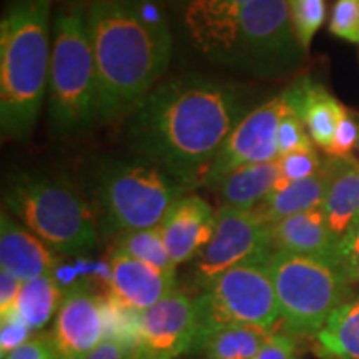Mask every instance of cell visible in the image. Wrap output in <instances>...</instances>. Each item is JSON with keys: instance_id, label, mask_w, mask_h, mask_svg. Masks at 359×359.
I'll list each match as a JSON object with an SVG mask.
<instances>
[{"instance_id": "25", "label": "cell", "mask_w": 359, "mask_h": 359, "mask_svg": "<svg viewBox=\"0 0 359 359\" xmlns=\"http://www.w3.org/2000/svg\"><path fill=\"white\" fill-rule=\"evenodd\" d=\"M64 298L65 291L57 285L53 276L45 275L22 285L15 309L34 331H42L53 314L58 313Z\"/></svg>"}, {"instance_id": "9", "label": "cell", "mask_w": 359, "mask_h": 359, "mask_svg": "<svg viewBox=\"0 0 359 359\" xmlns=\"http://www.w3.org/2000/svg\"><path fill=\"white\" fill-rule=\"evenodd\" d=\"M196 339L230 326H259L271 331L280 320V304L269 259L246 262L224 271L196 296Z\"/></svg>"}, {"instance_id": "38", "label": "cell", "mask_w": 359, "mask_h": 359, "mask_svg": "<svg viewBox=\"0 0 359 359\" xmlns=\"http://www.w3.org/2000/svg\"><path fill=\"white\" fill-rule=\"evenodd\" d=\"M87 359H133V351L115 339H103Z\"/></svg>"}, {"instance_id": "4", "label": "cell", "mask_w": 359, "mask_h": 359, "mask_svg": "<svg viewBox=\"0 0 359 359\" xmlns=\"http://www.w3.org/2000/svg\"><path fill=\"white\" fill-rule=\"evenodd\" d=\"M83 187L92 201L98 233L107 238L156 228L170 206L190 191L137 155L95 160L83 168Z\"/></svg>"}, {"instance_id": "34", "label": "cell", "mask_w": 359, "mask_h": 359, "mask_svg": "<svg viewBox=\"0 0 359 359\" xmlns=\"http://www.w3.org/2000/svg\"><path fill=\"white\" fill-rule=\"evenodd\" d=\"M255 359H298L296 338L286 333H273Z\"/></svg>"}, {"instance_id": "8", "label": "cell", "mask_w": 359, "mask_h": 359, "mask_svg": "<svg viewBox=\"0 0 359 359\" xmlns=\"http://www.w3.org/2000/svg\"><path fill=\"white\" fill-rule=\"evenodd\" d=\"M286 0H253L212 62L258 79H281L304 58Z\"/></svg>"}, {"instance_id": "35", "label": "cell", "mask_w": 359, "mask_h": 359, "mask_svg": "<svg viewBox=\"0 0 359 359\" xmlns=\"http://www.w3.org/2000/svg\"><path fill=\"white\" fill-rule=\"evenodd\" d=\"M2 359H58L50 334H37Z\"/></svg>"}, {"instance_id": "18", "label": "cell", "mask_w": 359, "mask_h": 359, "mask_svg": "<svg viewBox=\"0 0 359 359\" xmlns=\"http://www.w3.org/2000/svg\"><path fill=\"white\" fill-rule=\"evenodd\" d=\"M53 250L35 236L32 231L20 226L11 215H0V264L2 269L19 278L22 283L35 278L52 275L58 266Z\"/></svg>"}, {"instance_id": "12", "label": "cell", "mask_w": 359, "mask_h": 359, "mask_svg": "<svg viewBox=\"0 0 359 359\" xmlns=\"http://www.w3.org/2000/svg\"><path fill=\"white\" fill-rule=\"evenodd\" d=\"M196 333V298L185 291H173L154 306L140 311L133 359H178L190 354Z\"/></svg>"}, {"instance_id": "30", "label": "cell", "mask_w": 359, "mask_h": 359, "mask_svg": "<svg viewBox=\"0 0 359 359\" xmlns=\"http://www.w3.org/2000/svg\"><path fill=\"white\" fill-rule=\"evenodd\" d=\"M309 148H314V143L303 120L288 109L281 116L280 127H278V154L285 156L293 151L309 150Z\"/></svg>"}, {"instance_id": "15", "label": "cell", "mask_w": 359, "mask_h": 359, "mask_svg": "<svg viewBox=\"0 0 359 359\" xmlns=\"http://www.w3.org/2000/svg\"><path fill=\"white\" fill-rule=\"evenodd\" d=\"M109 262L111 276L105 293L125 308L143 311L177 291V276L140 259L110 251Z\"/></svg>"}, {"instance_id": "26", "label": "cell", "mask_w": 359, "mask_h": 359, "mask_svg": "<svg viewBox=\"0 0 359 359\" xmlns=\"http://www.w3.org/2000/svg\"><path fill=\"white\" fill-rule=\"evenodd\" d=\"M111 240H114V245H111L110 251L140 259V262L151 264L160 271L175 275L177 264L173 263L167 248H165L158 226L147 228V230L123 231L111 238Z\"/></svg>"}, {"instance_id": "33", "label": "cell", "mask_w": 359, "mask_h": 359, "mask_svg": "<svg viewBox=\"0 0 359 359\" xmlns=\"http://www.w3.org/2000/svg\"><path fill=\"white\" fill-rule=\"evenodd\" d=\"M35 331L22 320L19 313L12 311L2 316V327H0V356L6 358L13 349L20 348L27 341L32 339Z\"/></svg>"}, {"instance_id": "28", "label": "cell", "mask_w": 359, "mask_h": 359, "mask_svg": "<svg viewBox=\"0 0 359 359\" xmlns=\"http://www.w3.org/2000/svg\"><path fill=\"white\" fill-rule=\"evenodd\" d=\"M278 165H280V178H278L276 187L273 190H280V188L288 187L294 182L311 178L316 173H320L323 168V161L314 148L280 156Z\"/></svg>"}, {"instance_id": "2", "label": "cell", "mask_w": 359, "mask_h": 359, "mask_svg": "<svg viewBox=\"0 0 359 359\" xmlns=\"http://www.w3.org/2000/svg\"><path fill=\"white\" fill-rule=\"evenodd\" d=\"M87 25L97 70V118L111 123L154 90L172 58L168 29L151 27L133 0H88Z\"/></svg>"}, {"instance_id": "24", "label": "cell", "mask_w": 359, "mask_h": 359, "mask_svg": "<svg viewBox=\"0 0 359 359\" xmlns=\"http://www.w3.org/2000/svg\"><path fill=\"white\" fill-rule=\"evenodd\" d=\"M316 341L325 359H359V296L331 314Z\"/></svg>"}, {"instance_id": "27", "label": "cell", "mask_w": 359, "mask_h": 359, "mask_svg": "<svg viewBox=\"0 0 359 359\" xmlns=\"http://www.w3.org/2000/svg\"><path fill=\"white\" fill-rule=\"evenodd\" d=\"M291 25L304 52L326 20V0H286Z\"/></svg>"}, {"instance_id": "17", "label": "cell", "mask_w": 359, "mask_h": 359, "mask_svg": "<svg viewBox=\"0 0 359 359\" xmlns=\"http://www.w3.org/2000/svg\"><path fill=\"white\" fill-rule=\"evenodd\" d=\"M281 97L288 109L303 120L314 145L326 150L333 142L346 107L309 77L296 80L281 93Z\"/></svg>"}, {"instance_id": "14", "label": "cell", "mask_w": 359, "mask_h": 359, "mask_svg": "<svg viewBox=\"0 0 359 359\" xmlns=\"http://www.w3.org/2000/svg\"><path fill=\"white\" fill-rule=\"evenodd\" d=\"M217 226V213L198 195H183L170 206L158 230L173 263L183 264L195 259L212 240Z\"/></svg>"}, {"instance_id": "23", "label": "cell", "mask_w": 359, "mask_h": 359, "mask_svg": "<svg viewBox=\"0 0 359 359\" xmlns=\"http://www.w3.org/2000/svg\"><path fill=\"white\" fill-rule=\"evenodd\" d=\"M271 334L259 326L222 327L196 339L190 354L203 359H255Z\"/></svg>"}, {"instance_id": "7", "label": "cell", "mask_w": 359, "mask_h": 359, "mask_svg": "<svg viewBox=\"0 0 359 359\" xmlns=\"http://www.w3.org/2000/svg\"><path fill=\"white\" fill-rule=\"evenodd\" d=\"M269 269L283 330L294 338H316L331 314L349 299L351 286L331 259L275 251Z\"/></svg>"}, {"instance_id": "31", "label": "cell", "mask_w": 359, "mask_h": 359, "mask_svg": "<svg viewBox=\"0 0 359 359\" xmlns=\"http://www.w3.org/2000/svg\"><path fill=\"white\" fill-rule=\"evenodd\" d=\"M330 32L341 40L359 43V0H336Z\"/></svg>"}, {"instance_id": "16", "label": "cell", "mask_w": 359, "mask_h": 359, "mask_svg": "<svg viewBox=\"0 0 359 359\" xmlns=\"http://www.w3.org/2000/svg\"><path fill=\"white\" fill-rule=\"evenodd\" d=\"M253 0H177L182 25L196 50L210 60L228 42L245 7Z\"/></svg>"}, {"instance_id": "5", "label": "cell", "mask_w": 359, "mask_h": 359, "mask_svg": "<svg viewBox=\"0 0 359 359\" xmlns=\"http://www.w3.org/2000/svg\"><path fill=\"white\" fill-rule=\"evenodd\" d=\"M48 118L60 137H77L98 123L97 70L87 25V6L67 4L53 19Z\"/></svg>"}, {"instance_id": "19", "label": "cell", "mask_w": 359, "mask_h": 359, "mask_svg": "<svg viewBox=\"0 0 359 359\" xmlns=\"http://www.w3.org/2000/svg\"><path fill=\"white\" fill-rule=\"evenodd\" d=\"M268 226L273 253L286 251V253L331 259L338 243V238L331 231L321 206L283 218Z\"/></svg>"}, {"instance_id": "20", "label": "cell", "mask_w": 359, "mask_h": 359, "mask_svg": "<svg viewBox=\"0 0 359 359\" xmlns=\"http://www.w3.org/2000/svg\"><path fill=\"white\" fill-rule=\"evenodd\" d=\"M326 195L321 210L333 235L343 238L359 223V161L354 156L325 161Z\"/></svg>"}, {"instance_id": "22", "label": "cell", "mask_w": 359, "mask_h": 359, "mask_svg": "<svg viewBox=\"0 0 359 359\" xmlns=\"http://www.w3.org/2000/svg\"><path fill=\"white\" fill-rule=\"evenodd\" d=\"M326 168L323 163L320 173L302 182L291 183L280 190H273L253 210L264 223L273 224L283 218L320 208L326 195Z\"/></svg>"}, {"instance_id": "39", "label": "cell", "mask_w": 359, "mask_h": 359, "mask_svg": "<svg viewBox=\"0 0 359 359\" xmlns=\"http://www.w3.org/2000/svg\"><path fill=\"white\" fill-rule=\"evenodd\" d=\"M354 158L359 161V140H358V145H356V150H354Z\"/></svg>"}, {"instance_id": "29", "label": "cell", "mask_w": 359, "mask_h": 359, "mask_svg": "<svg viewBox=\"0 0 359 359\" xmlns=\"http://www.w3.org/2000/svg\"><path fill=\"white\" fill-rule=\"evenodd\" d=\"M331 263L349 286H359V223L339 238Z\"/></svg>"}, {"instance_id": "37", "label": "cell", "mask_w": 359, "mask_h": 359, "mask_svg": "<svg viewBox=\"0 0 359 359\" xmlns=\"http://www.w3.org/2000/svg\"><path fill=\"white\" fill-rule=\"evenodd\" d=\"M135 11L145 24L158 29H168V17L160 0H133Z\"/></svg>"}, {"instance_id": "6", "label": "cell", "mask_w": 359, "mask_h": 359, "mask_svg": "<svg viewBox=\"0 0 359 359\" xmlns=\"http://www.w3.org/2000/svg\"><path fill=\"white\" fill-rule=\"evenodd\" d=\"M4 205L57 253L77 258L97 248L100 233L92 206L65 180L13 175L4 191Z\"/></svg>"}, {"instance_id": "10", "label": "cell", "mask_w": 359, "mask_h": 359, "mask_svg": "<svg viewBox=\"0 0 359 359\" xmlns=\"http://www.w3.org/2000/svg\"><path fill=\"white\" fill-rule=\"evenodd\" d=\"M271 255L269 226L255 210L222 206L212 240L193 259L188 281L200 294L228 269L246 262L269 259Z\"/></svg>"}, {"instance_id": "13", "label": "cell", "mask_w": 359, "mask_h": 359, "mask_svg": "<svg viewBox=\"0 0 359 359\" xmlns=\"http://www.w3.org/2000/svg\"><path fill=\"white\" fill-rule=\"evenodd\" d=\"M105 338L103 294L90 281L75 285L65 293L55 314L50 339L58 359H87Z\"/></svg>"}, {"instance_id": "21", "label": "cell", "mask_w": 359, "mask_h": 359, "mask_svg": "<svg viewBox=\"0 0 359 359\" xmlns=\"http://www.w3.org/2000/svg\"><path fill=\"white\" fill-rule=\"evenodd\" d=\"M278 178H280L278 158L263 163H248L228 173L213 190H217L222 206L253 210L273 191Z\"/></svg>"}, {"instance_id": "32", "label": "cell", "mask_w": 359, "mask_h": 359, "mask_svg": "<svg viewBox=\"0 0 359 359\" xmlns=\"http://www.w3.org/2000/svg\"><path fill=\"white\" fill-rule=\"evenodd\" d=\"M359 140V114L348 110L341 116L338 128L331 145L326 148V155L331 158H348L356 150Z\"/></svg>"}, {"instance_id": "11", "label": "cell", "mask_w": 359, "mask_h": 359, "mask_svg": "<svg viewBox=\"0 0 359 359\" xmlns=\"http://www.w3.org/2000/svg\"><path fill=\"white\" fill-rule=\"evenodd\" d=\"M286 110L288 105L281 95H278L250 111L228 135L201 180V187L215 188L228 173L241 165L263 163L280 158L278 127Z\"/></svg>"}, {"instance_id": "36", "label": "cell", "mask_w": 359, "mask_h": 359, "mask_svg": "<svg viewBox=\"0 0 359 359\" xmlns=\"http://www.w3.org/2000/svg\"><path fill=\"white\" fill-rule=\"evenodd\" d=\"M22 285H24V283H22L19 278L11 275L6 269L0 271V314H2V316L15 311Z\"/></svg>"}, {"instance_id": "3", "label": "cell", "mask_w": 359, "mask_h": 359, "mask_svg": "<svg viewBox=\"0 0 359 359\" xmlns=\"http://www.w3.org/2000/svg\"><path fill=\"white\" fill-rule=\"evenodd\" d=\"M52 0H13L0 22V127L29 137L43 105L50 70Z\"/></svg>"}, {"instance_id": "1", "label": "cell", "mask_w": 359, "mask_h": 359, "mask_svg": "<svg viewBox=\"0 0 359 359\" xmlns=\"http://www.w3.org/2000/svg\"><path fill=\"white\" fill-rule=\"evenodd\" d=\"M257 107L245 85L201 75L175 77L128 111L125 142L133 155L191 190L201 185L228 135Z\"/></svg>"}]
</instances>
